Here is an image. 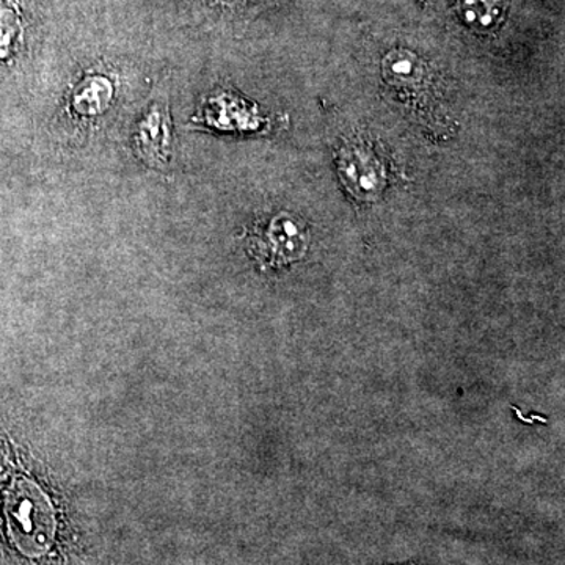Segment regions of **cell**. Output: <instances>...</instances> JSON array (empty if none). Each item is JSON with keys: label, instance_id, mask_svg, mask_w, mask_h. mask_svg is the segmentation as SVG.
Listing matches in <instances>:
<instances>
[{"label": "cell", "instance_id": "1", "mask_svg": "<svg viewBox=\"0 0 565 565\" xmlns=\"http://www.w3.org/2000/svg\"><path fill=\"white\" fill-rule=\"evenodd\" d=\"M7 533L24 555L36 556L51 545L52 520L43 494L25 484L17 486L3 505Z\"/></svg>", "mask_w": 565, "mask_h": 565}, {"label": "cell", "instance_id": "2", "mask_svg": "<svg viewBox=\"0 0 565 565\" xmlns=\"http://www.w3.org/2000/svg\"><path fill=\"white\" fill-rule=\"evenodd\" d=\"M308 248V232L299 218L281 212L256 230L252 237V250L264 266L275 267L297 262Z\"/></svg>", "mask_w": 565, "mask_h": 565}, {"label": "cell", "instance_id": "3", "mask_svg": "<svg viewBox=\"0 0 565 565\" xmlns=\"http://www.w3.org/2000/svg\"><path fill=\"white\" fill-rule=\"evenodd\" d=\"M136 151L141 161L152 169H161L169 162L172 143V120L162 104H152L137 126Z\"/></svg>", "mask_w": 565, "mask_h": 565}, {"label": "cell", "instance_id": "4", "mask_svg": "<svg viewBox=\"0 0 565 565\" xmlns=\"http://www.w3.org/2000/svg\"><path fill=\"white\" fill-rule=\"evenodd\" d=\"M114 95L115 87L109 77L93 74L76 85L71 104L82 117H95L109 109Z\"/></svg>", "mask_w": 565, "mask_h": 565}, {"label": "cell", "instance_id": "5", "mask_svg": "<svg viewBox=\"0 0 565 565\" xmlns=\"http://www.w3.org/2000/svg\"><path fill=\"white\" fill-rule=\"evenodd\" d=\"M382 73L388 84L416 85L423 82L424 65L414 52L396 50L384 58Z\"/></svg>", "mask_w": 565, "mask_h": 565}, {"label": "cell", "instance_id": "6", "mask_svg": "<svg viewBox=\"0 0 565 565\" xmlns=\"http://www.w3.org/2000/svg\"><path fill=\"white\" fill-rule=\"evenodd\" d=\"M22 24L20 13L13 7H0V61L9 58L20 43Z\"/></svg>", "mask_w": 565, "mask_h": 565}]
</instances>
